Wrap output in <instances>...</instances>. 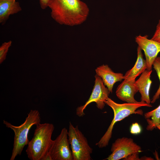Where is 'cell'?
Masks as SVG:
<instances>
[{
	"instance_id": "obj_1",
	"label": "cell",
	"mask_w": 160,
	"mask_h": 160,
	"mask_svg": "<svg viewBox=\"0 0 160 160\" xmlns=\"http://www.w3.org/2000/svg\"><path fill=\"white\" fill-rule=\"evenodd\" d=\"M52 17L60 25L73 26L87 20L89 10L80 0H50L48 6Z\"/></svg>"
},
{
	"instance_id": "obj_2",
	"label": "cell",
	"mask_w": 160,
	"mask_h": 160,
	"mask_svg": "<svg viewBox=\"0 0 160 160\" xmlns=\"http://www.w3.org/2000/svg\"><path fill=\"white\" fill-rule=\"evenodd\" d=\"M105 103L112 109L114 113V116L107 130L100 140L95 144L100 148L105 147L108 145L112 137L114 126L116 122L122 120L132 114L142 115L143 113L142 111H137L139 108L142 107H152L150 104L142 101L136 103H118L109 97L106 99Z\"/></svg>"
},
{
	"instance_id": "obj_3",
	"label": "cell",
	"mask_w": 160,
	"mask_h": 160,
	"mask_svg": "<svg viewBox=\"0 0 160 160\" xmlns=\"http://www.w3.org/2000/svg\"><path fill=\"white\" fill-rule=\"evenodd\" d=\"M36 126L33 137L29 142L26 152L30 159L41 160L48 152L54 126L49 123H40Z\"/></svg>"
},
{
	"instance_id": "obj_4",
	"label": "cell",
	"mask_w": 160,
	"mask_h": 160,
	"mask_svg": "<svg viewBox=\"0 0 160 160\" xmlns=\"http://www.w3.org/2000/svg\"><path fill=\"white\" fill-rule=\"evenodd\" d=\"M41 117L38 111L31 110L28 113L24 122L19 126H15L4 120L6 126L11 129L14 132L13 148L10 160H14L18 155H21L25 146L29 141L28 137L30 129L33 125L40 123Z\"/></svg>"
},
{
	"instance_id": "obj_5",
	"label": "cell",
	"mask_w": 160,
	"mask_h": 160,
	"mask_svg": "<svg viewBox=\"0 0 160 160\" xmlns=\"http://www.w3.org/2000/svg\"><path fill=\"white\" fill-rule=\"evenodd\" d=\"M68 138L72 151L73 160H91L92 148L86 138L79 130L78 125L74 127L69 122Z\"/></svg>"
},
{
	"instance_id": "obj_6",
	"label": "cell",
	"mask_w": 160,
	"mask_h": 160,
	"mask_svg": "<svg viewBox=\"0 0 160 160\" xmlns=\"http://www.w3.org/2000/svg\"><path fill=\"white\" fill-rule=\"evenodd\" d=\"M68 133L67 129L63 128L56 138L52 140L48 152L52 160H73Z\"/></svg>"
},
{
	"instance_id": "obj_7",
	"label": "cell",
	"mask_w": 160,
	"mask_h": 160,
	"mask_svg": "<svg viewBox=\"0 0 160 160\" xmlns=\"http://www.w3.org/2000/svg\"><path fill=\"white\" fill-rule=\"evenodd\" d=\"M95 84L89 99L83 105L78 107L76 109V114L79 117L84 115V110L92 102H95L98 108L102 110L105 104V101L108 97L110 92L105 87L102 79L97 75H95Z\"/></svg>"
},
{
	"instance_id": "obj_8",
	"label": "cell",
	"mask_w": 160,
	"mask_h": 160,
	"mask_svg": "<svg viewBox=\"0 0 160 160\" xmlns=\"http://www.w3.org/2000/svg\"><path fill=\"white\" fill-rule=\"evenodd\" d=\"M111 153L105 160H119L124 159L129 155L142 151L141 147L131 138L122 137L117 139L112 144Z\"/></svg>"
},
{
	"instance_id": "obj_9",
	"label": "cell",
	"mask_w": 160,
	"mask_h": 160,
	"mask_svg": "<svg viewBox=\"0 0 160 160\" xmlns=\"http://www.w3.org/2000/svg\"><path fill=\"white\" fill-rule=\"evenodd\" d=\"M135 41L144 52L147 68L152 70L153 63L160 52V42L148 39L147 35H139L135 38Z\"/></svg>"
},
{
	"instance_id": "obj_10",
	"label": "cell",
	"mask_w": 160,
	"mask_h": 160,
	"mask_svg": "<svg viewBox=\"0 0 160 160\" xmlns=\"http://www.w3.org/2000/svg\"><path fill=\"white\" fill-rule=\"evenodd\" d=\"M136 78L124 79L118 86L116 93L117 97L120 100L128 103H136L134 97L138 91L135 82Z\"/></svg>"
},
{
	"instance_id": "obj_11",
	"label": "cell",
	"mask_w": 160,
	"mask_h": 160,
	"mask_svg": "<svg viewBox=\"0 0 160 160\" xmlns=\"http://www.w3.org/2000/svg\"><path fill=\"white\" fill-rule=\"evenodd\" d=\"M96 75L102 79L103 83L110 92H112L114 84L124 79V75L121 73L114 72L107 65H103L95 70Z\"/></svg>"
},
{
	"instance_id": "obj_12",
	"label": "cell",
	"mask_w": 160,
	"mask_h": 160,
	"mask_svg": "<svg viewBox=\"0 0 160 160\" xmlns=\"http://www.w3.org/2000/svg\"><path fill=\"white\" fill-rule=\"evenodd\" d=\"M152 70H145L141 75L139 78L136 81L135 84L138 91L141 95V101L150 104L151 101L149 97V92L152 81L151 75Z\"/></svg>"
},
{
	"instance_id": "obj_13",
	"label": "cell",
	"mask_w": 160,
	"mask_h": 160,
	"mask_svg": "<svg viewBox=\"0 0 160 160\" xmlns=\"http://www.w3.org/2000/svg\"><path fill=\"white\" fill-rule=\"evenodd\" d=\"M21 10L19 3L16 0H0V23L4 25L10 15Z\"/></svg>"
},
{
	"instance_id": "obj_14",
	"label": "cell",
	"mask_w": 160,
	"mask_h": 160,
	"mask_svg": "<svg viewBox=\"0 0 160 160\" xmlns=\"http://www.w3.org/2000/svg\"><path fill=\"white\" fill-rule=\"evenodd\" d=\"M137 57L134 66L127 71L124 76V79L132 78H136L147 69L146 60L143 58L142 49L138 46L137 48Z\"/></svg>"
},
{
	"instance_id": "obj_15",
	"label": "cell",
	"mask_w": 160,
	"mask_h": 160,
	"mask_svg": "<svg viewBox=\"0 0 160 160\" xmlns=\"http://www.w3.org/2000/svg\"><path fill=\"white\" fill-rule=\"evenodd\" d=\"M144 116L148 124L146 129L152 131L156 128L157 126L160 124V105L154 110L145 113Z\"/></svg>"
},
{
	"instance_id": "obj_16",
	"label": "cell",
	"mask_w": 160,
	"mask_h": 160,
	"mask_svg": "<svg viewBox=\"0 0 160 160\" xmlns=\"http://www.w3.org/2000/svg\"><path fill=\"white\" fill-rule=\"evenodd\" d=\"M153 65L156 71L159 80L160 82V57H157L154 61ZM160 95V84L158 89L153 96L151 103H154L159 97Z\"/></svg>"
},
{
	"instance_id": "obj_17",
	"label": "cell",
	"mask_w": 160,
	"mask_h": 160,
	"mask_svg": "<svg viewBox=\"0 0 160 160\" xmlns=\"http://www.w3.org/2000/svg\"><path fill=\"white\" fill-rule=\"evenodd\" d=\"M12 43L10 40L7 42H4L0 47V63H1L6 58L7 53Z\"/></svg>"
},
{
	"instance_id": "obj_18",
	"label": "cell",
	"mask_w": 160,
	"mask_h": 160,
	"mask_svg": "<svg viewBox=\"0 0 160 160\" xmlns=\"http://www.w3.org/2000/svg\"><path fill=\"white\" fill-rule=\"evenodd\" d=\"M130 132L133 135H137L140 133L142 131L141 126L137 123H133L131 125Z\"/></svg>"
},
{
	"instance_id": "obj_19",
	"label": "cell",
	"mask_w": 160,
	"mask_h": 160,
	"mask_svg": "<svg viewBox=\"0 0 160 160\" xmlns=\"http://www.w3.org/2000/svg\"><path fill=\"white\" fill-rule=\"evenodd\" d=\"M151 39L160 42V20L157 25L154 35Z\"/></svg>"
},
{
	"instance_id": "obj_20",
	"label": "cell",
	"mask_w": 160,
	"mask_h": 160,
	"mask_svg": "<svg viewBox=\"0 0 160 160\" xmlns=\"http://www.w3.org/2000/svg\"><path fill=\"white\" fill-rule=\"evenodd\" d=\"M139 153H135L131 154L126 158L123 159L126 160H140V158L139 156Z\"/></svg>"
},
{
	"instance_id": "obj_21",
	"label": "cell",
	"mask_w": 160,
	"mask_h": 160,
	"mask_svg": "<svg viewBox=\"0 0 160 160\" xmlns=\"http://www.w3.org/2000/svg\"><path fill=\"white\" fill-rule=\"evenodd\" d=\"M50 0H39V4L41 8L44 9L48 7Z\"/></svg>"
},
{
	"instance_id": "obj_22",
	"label": "cell",
	"mask_w": 160,
	"mask_h": 160,
	"mask_svg": "<svg viewBox=\"0 0 160 160\" xmlns=\"http://www.w3.org/2000/svg\"><path fill=\"white\" fill-rule=\"evenodd\" d=\"M41 160H52V159L48 152L44 156Z\"/></svg>"
},
{
	"instance_id": "obj_23",
	"label": "cell",
	"mask_w": 160,
	"mask_h": 160,
	"mask_svg": "<svg viewBox=\"0 0 160 160\" xmlns=\"http://www.w3.org/2000/svg\"><path fill=\"white\" fill-rule=\"evenodd\" d=\"M156 128H158L160 130V124H158L156 126Z\"/></svg>"
}]
</instances>
